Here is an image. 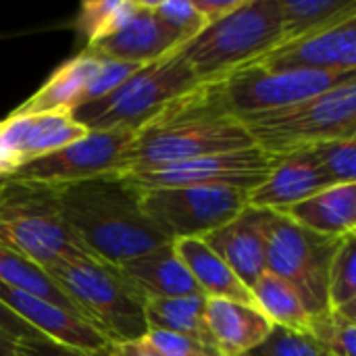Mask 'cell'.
<instances>
[{
  "mask_svg": "<svg viewBox=\"0 0 356 356\" xmlns=\"http://www.w3.org/2000/svg\"><path fill=\"white\" fill-rule=\"evenodd\" d=\"M248 146L254 144L244 123L225 108L217 81L200 83L134 131L119 173L152 171Z\"/></svg>",
  "mask_w": 356,
  "mask_h": 356,
  "instance_id": "cell-1",
  "label": "cell"
},
{
  "mask_svg": "<svg viewBox=\"0 0 356 356\" xmlns=\"http://www.w3.org/2000/svg\"><path fill=\"white\" fill-rule=\"evenodd\" d=\"M60 215L83 248L119 267L169 240L142 211V192L123 173L56 186Z\"/></svg>",
  "mask_w": 356,
  "mask_h": 356,
  "instance_id": "cell-2",
  "label": "cell"
},
{
  "mask_svg": "<svg viewBox=\"0 0 356 356\" xmlns=\"http://www.w3.org/2000/svg\"><path fill=\"white\" fill-rule=\"evenodd\" d=\"M0 246L46 271L67 259L92 257L65 223L56 188L13 177L0 184Z\"/></svg>",
  "mask_w": 356,
  "mask_h": 356,
  "instance_id": "cell-3",
  "label": "cell"
},
{
  "mask_svg": "<svg viewBox=\"0 0 356 356\" xmlns=\"http://www.w3.org/2000/svg\"><path fill=\"white\" fill-rule=\"evenodd\" d=\"M280 42V0H246L236 13L207 25L179 50L198 81L213 83L259 63Z\"/></svg>",
  "mask_w": 356,
  "mask_h": 356,
  "instance_id": "cell-4",
  "label": "cell"
},
{
  "mask_svg": "<svg viewBox=\"0 0 356 356\" xmlns=\"http://www.w3.org/2000/svg\"><path fill=\"white\" fill-rule=\"evenodd\" d=\"M252 144L273 159L321 142L356 138V75L286 108L242 119Z\"/></svg>",
  "mask_w": 356,
  "mask_h": 356,
  "instance_id": "cell-5",
  "label": "cell"
},
{
  "mask_svg": "<svg viewBox=\"0 0 356 356\" xmlns=\"http://www.w3.org/2000/svg\"><path fill=\"white\" fill-rule=\"evenodd\" d=\"M48 273L108 344L136 342L148 332L146 300L117 267L75 257L50 267Z\"/></svg>",
  "mask_w": 356,
  "mask_h": 356,
  "instance_id": "cell-6",
  "label": "cell"
},
{
  "mask_svg": "<svg viewBox=\"0 0 356 356\" xmlns=\"http://www.w3.org/2000/svg\"><path fill=\"white\" fill-rule=\"evenodd\" d=\"M200 86L198 77L181 56V50L140 67L117 90L73 113L88 131L125 129L138 131L169 102Z\"/></svg>",
  "mask_w": 356,
  "mask_h": 356,
  "instance_id": "cell-7",
  "label": "cell"
},
{
  "mask_svg": "<svg viewBox=\"0 0 356 356\" xmlns=\"http://www.w3.org/2000/svg\"><path fill=\"white\" fill-rule=\"evenodd\" d=\"M342 238L309 232L269 211L265 227L267 271L288 282L311 319L327 313V275Z\"/></svg>",
  "mask_w": 356,
  "mask_h": 356,
  "instance_id": "cell-8",
  "label": "cell"
},
{
  "mask_svg": "<svg viewBox=\"0 0 356 356\" xmlns=\"http://www.w3.org/2000/svg\"><path fill=\"white\" fill-rule=\"evenodd\" d=\"M142 192V211L169 240L202 238L248 207V192L234 188H154Z\"/></svg>",
  "mask_w": 356,
  "mask_h": 356,
  "instance_id": "cell-9",
  "label": "cell"
},
{
  "mask_svg": "<svg viewBox=\"0 0 356 356\" xmlns=\"http://www.w3.org/2000/svg\"><path fill=\"white\" fill-rule=\"evenodd\" d=\"M353 73H317V71H271L261 65L242 67L219 79V92L225 108L236 119L277 111L296 102L319 96L342 81L355 77Z\"/></svg>",
  "mask_w": 356,
  "mask_h": 356,
  "instance_id": "cell-10",
  "label": "cell"
},
{
  "mask_svg": "<svg viewBox=\"0 0 356 356\" xmlns=\"http://www.w3.org/2000/svg\"><path fill=\"white\" fill-rule=\"evenodd\" d=\"M275 159L257 146L209 154L177 165L129 173L138 190L154 188H234L250 192L271 173ZM125 175V173H123Z\"/></svg>",
  "mask_w": 356,
  "mask_h": 356,
  "instance_id": "cell-11",
  "label": "cell"
},
{
  "mask_svg": "<svg viewBox=\"0 0 356 356\" xmlns=\"http://www.w3.org/2000/svg\"><path fill=\"white\" fill-rule=\"evenodd\" d=\"M134 140V131L125 129H102L88 131L81 140L50 152L29 165L21 167L13 179L38 181L46 186H67L86 181L98 175L119 173L123 152Z\"/></svg>",
  "mask_w": 356,
  "mask_h": 356,
  "instance_id": "cell-12",
  "label": "cell"
},
{
  "mask_svg": "<svg viewBox=\"0 0 356 356\" xmlns=\"http://www.w3.org/2000/svg\"><path fill=\"white\" fill-rule=\"evenodd\" d=\"M86 134L88 129L65 111L38 115L13 111L0 121V177L15 175L31 161L56 152Z\"/></svg>",
  "mask_w": 356,
  "mask_h": 356,
  "instance_id": "cell-13",
  "label": "cell"
},
{
  "mask_svg": "<svg viewBox=\"0 0 356 356\" xmlns=\"http://www.w3.org/2000/svg\"><path fill=\"white\" fill-rule=\"evenodd\" d=\"M257 65L271 71L353 73L356 71V17L280 44Z\"/></svg>",
  "mask_w": 356,
  "mask_h": 356,
  "instance_id": "cell-14",
  "label": "cell"
},
{
  "mask_svg": "<svg viewBox=\"0 0 356 356\" xmlns=\"http://www.w3.org/2000/svg\"><path fill=\"white\" fill-rule=\"evenodd\" d=\"M0 305L17 319H21L23 323H27L38 334L50 340L88 353H100L108 348V340L92 323L48 300L0 284Z\"/></svg>",
  "mask_w": 356,
  "mask_h": 356,
  "instance_id": "cell-15",
  "label": "cell"
},
{
  "mask_svg": "<svg viewBox=\"0 0 356 356\" xmlns=\"http://www.w3.org/2000/svg\"><path fill=\"white\" fill-rule=\"evenodd\" d=\"M269 211L246 207L236 219L223 227L202 236L200 240L250 288L265 271V227Z\"/></svg>",
  "mask_w": 356,
  "mask_h": 356,
  "instance_id": "cell-16",
  "label": "cell"
},
{
  "mask_svg": "<svg viewBox=\"0 0 356 356\" xmlns=\"http://www.w3.org/2000/svg\"><path fill=\"white\" fill-rule=\"evenodd\" d=\"M325 188L332 186H327L311 150L307 148L275 159L267 179L248 192V207L282 213Z\"/></svg>",
  "mask_w": 356,
  "mask_h": 356,
  "instance_id": "cell-17",
  "label": "cell"
},
{
  "mask_svg": "<svg viewBox=\"0 0 356 356\" xmlns=\"http://www.w3.org/2000/svg\"><path fill=\"white\" fill-rule=\"evenodd\" d=\"M86 48L111 60L129 63V65H148L175 52L181 46L156 21L146 0H138L136 13L115 33Z\"/></svg>",
  "mask_w": 356,
  "mask_h": 356,
  "instance_id": "cell-18",
  "label": "cell"
},
{
  "mask_svg": "<svg viewBox=\"0 0 356 356\" xmlns=\"http://www.w3.org/2000/svg\"><path fill=\"white\" fill-rule=\"evenodd\" d=\"M204 323L217 356H246L265 342L273 327L257 307L217 298H207Z\"/></svg>",
  "mask_w": 356,
  "mask_h": 356,
  "instance_id": "cell-19",
  "label": "cell"
},
{
  "mask_svg": "<svg viewBox=\"0 0 356 356\" xmlns=\"http://www.w3.org/2000/svg\"><path fill=\"white\" fill-rule=\"evenodd\" d=\"M117 269L144 300L202 294L171 242L144 252Z\"/></svg>",
  "mask_w": 356,
  "mask_h": 356,
  "instance_id": "cell-20",
  "label": "cell"
},
{
  "mask_svg": "<svg viewBox=\"0 0 356 356\" xmlns=\"http://www.w3.org/2000/svg\"><path fill=\"white\" fill-rule=\"evenodd\" d=\"M102 65V56L94 54L90 48L81 50L77 56L63 63L42 86L33 92L15 113L21 115H38V113H75L83 106V96Z\"/></svg>",
  "mask_w": 356,
  "mask_h": 356,
  "instance_id": "cell-21",
  "label": "cell"
},
{
  "mask_svg": "<svg viewBox=\"0 0 356 356\" xmlns=\"http://www.w3.org/2000/svg\"><path fill=\"white\" fill-rule=\"evenodd\" d=\"M280 215L321 236L344 238L356 234V184L325 188Z\"/></svg>",
  "mask_w": 356,
  "mask_h": 356,
  "instance_id": "cell-22",
  "label": "cell"
},
{
  "mask_svg": "<svg viewBox=\"0 0 356 356\" xmlns=\"http://www.w3.org/2000/svg\"><path fill=\"white\" fill-rule=\"evenodd\" d=\"M171 244L202 296L254 307L250 288H246L240 277L200 238H184Z\"/></svg>",
  "mask_w": 356,
  "mask_h": 356,
  "instance_id": "cell-23",
  "label": "cell"
},
{
  "mask_svg": "<svg viewBox=\"0 0 356 356\" xmlns=\"http://www.w3.org/2000/svg\"><path fill=\"white\" fill-rule=\"evenodd\" d=\"M204 302H207V296L202 294L146 300L144 313H146L148 330L152 327V330H165V332L186 336L202 344L215 355L209 332H207V323H204Z\"/></svg>",
  "mask_w": 356,
  "mask_h": 356,
  "instance_id": "cell-24",
  "label": "cell"
},
{
  "mask_svg": "<svg viewBox=\"0 0 356 356\" xmlns=\"http://www.w3.org/2000/svg\"><path fill=\"white\" fill-rule=\"evenodd\" d=\"M280 15L286 44L356 17V0H280Z\"/></svg>",
  "mask_w": 356,
  "mask_h": 356,
  "instance_id": "cell-25",
  "label": "cell"
},
{
  "mask_svg": "<svg viewBox=\"0 0 356 356\" xmlns=\"http://www.w3.org/2000/svg\"><path fill=\"white\" fill-rule=\"evenodd\" d=\"M250 294L254 298V307L269 319L271 325L294 332H311V315L307 313L298 292L282 277L265 271L250 286Z\"/></svg>",
  "mask_w": 356,
  "mask_h": 356,
  "instance_id": "cell-26",
  "label": "cell"
},
{
  "mask_svg": "<svg viewBox=\"0 0 356 356\" xmlns=\"http://www.w3.org/2000/svg\"><path fill=\"white\" fill-rule=\"evenodd\" d=\"M0 284L15 288L19 292L31 294L35 298L48 300V302L86 319L83 313L79 311V307L60 290V286L52 280V275L46 269H42L27 257L13 252L8 248H2V246H0Z\"/></svg>",
  "mask_w": 356,
  "mask_h": 356,
  "instance_id": "cell-27",
  "label": "cell"
},
{
  "mask_svg": "<svg viewBox=\"0 0 356 356\" xmlns=\"http://www.w3.org/2000/svg\"><path fill=\"white\" fill-rule=\"evenodd\" d=\"M327 311L356 321V234L344 236L330 265Z\"/></svg>",
  "mask_w": 356,
  "mask_h": 356,
  "instance_id": "cell-28",
  "label": "cell"
},
{
  "mask_svg": "<svg viewBox=\"0 0 356 356\" xmlns=\"http://www.w3.org/2000/svg\"><path fill=\"white\" fill-rule=\"evenodd\" d=\"M138 8V0H86L75 17V31L88 46L115 33Z\"/></svg>",
  "mask_w": 356,
  "mask_h": 356,
  "instance_id": "cell-29",
  "label": "cell"
},
{
  "mask_svg": "<svg viewBox=\"0 0 356 356\" xmlns=\"http://www.w3.org/2000/svg\"><path fill=\"white\" fill-rule=\"evenodd\" d=\"M309 150L327 186L356 184V138L321 142Z\"/></svg>",
  "mask_w": 356,
  "mask_h": 356,
  "instance_id": "cell-30",
  "label": "cell"
},
{
  "mask_svg": "<svg viewBox=\"0 0 356 356\" xmlns=\"http://www.w3.org/2000/svg\"><path fill=\"white\" fill-rule=\"evenodd\" d=\"M146 4L156 17V21L173 35V40L179 46L192 42L207 27V21L192 6V0H159V2L146 0Z\"/></svg>",
  "mask_w": 356,
  "mask_h": 356,
  "instance_id": "cell-31",
  "label": "cell"
},
{
  "mask_svg": "<svg viewBox=\"0 0 356 356\" xmlns=\"http://www.w3.org/2000/svg\"><path fill=\"white\" fill-rule=\"evenodd\" d=\"M246 356H334L327 346L311 332H294L284 327H271L261 346Z\"/></svg>",
  "mask_w": 356,
  "mask_h": 356,
  "instance_id": "cell-32",
  "label": "cell"
},
{
  "mask_svg": "<svg viewBox=\"0 0 356 356\" xmlns=\"http://www.w3.org/2000/svg\"><path fill=\"white\" fill-rule=\"evenodd\" d=\"M311 334L321 340L334 356L356 355V321L336 313H323L311 321Z\"/></svg>",
  "mask_w": 356,
  "mask_h": 356,
  "instance_id": "cell-33",
  "label": "cell"
},
{
  "mask_svg": "<svg viewBox=\"0 0 356 356\" xmlns=\"http://www.w3.org/2000/svg\"><path fill=\"white\" fill-rule=\"evenodd\" d=\"M140 342L161 356H217L213 355L209 348H204L202 344H198L186 336L165 332V330H152L150 327L140 338Z\"/></svg>",
  "mask_w": 356,
  "mask_h": 356,
  "instance_id": "cell-34",
  "label": "cell"
},
{
  "mask_svg": "<svg viewBox=\"0 0 356 356\" xmlns=\"http://www.w3.org/2000/svg\"><path fill=\"white\" fill-rule=\"evenodd\" d=\"M111 346V344H108ZM13 356H113L111 350H100V353H88L81 348H73L67 344H60L56 340H50L42 334H35L31 338H21L15 342V353Z\"/></svg>",
  "mask_w": 356,
  "mask_h": 356,
  "instance_id": "cell-35",
  "label": "cell"
},
{
  "mask_svg": "<svg viewBox=\"0 0 356 356\" xmlns=\"http://www.w3.org/2000/svg\"><path fill=\"white\" fill-rule=\"evenodd\" d=\"M246 0H192V6L200 13L207 25L221 21L223 17L236 13Z\"/></svg>",
  "mask_w": 356,
  "mask_h": 356,
  "instance_id": "cell-36",
  "label": "cell"
},
{
  "mask_svg": "<svg viewBox=\"0 0 356 356\" xmlns=\"http://www.w3.org/2000/svg\"><path fill=\"white\" fill-rule=\"evenodd\" d=\"M0 332L4 336H8L10 340H21V338H31L35 336L38 332L33 327H29L27 323H23L21 319H17L10 311H6L2 305H0Z\"/></svg>",
  "mask_w": 356,
  "mask_h": 356,
  "instance_id": "cell-37",
  "label": "cell"
},
{
  "mask_svg": "<svg viewBox=\"0 0 356 356\" xmlns=\"http://www.w3.org/2000/svg\"><path fill=\"white\" fill-rule=\"evenodd\" d=\"M113 356H161L154 350H150L148 346H144L140 340L136 342H125V344H111L108 346Z\"/></svg>",
  "mask_w": 356,
  "mask_h": 356,
  "instance_id": "cell-38",
  "label": "cell"
},
{
  "mask_svg": "<svg viewBox=\"0 0 356 356\" xmlns=\"http://www.w3.org/2000/svg\"><path fill=\"white\" fill-rule=\"evenodd\" d=\"M13 353H15V340H10L0 332V356H13Z\"/></svg>",
  "mask_w": 356,
  "mask_h": 356,
  "instance_id": "cell-39",
  "label": "cell"
},
{
  "mask_svg": "<svg viewBox=\"0 0 356 356\" xmlns=\"http://www.w3.org/2000/svg\"><path fill=\"white\" fill-rule=\"evenodd\" d=\"M6 181V177H0V184H4Z\"/></svg>",
  "mask_w": 356,
  "mask_h": 356,
  "instance_id": "cell-40",
  "label": "cell"
}]
</instances>
